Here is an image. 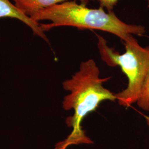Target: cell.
<instances>
[{
    "label": "cell",
    "mask_w": 149,
    "mask_h": 149,
    "mask_svg": "<svg viewBox=\"0 0 149 149\" xmlns=\"http://www.w3.org/2000/svg\"><path fill=\"white\" fill-rule=\"evenodd\" d=\"M101 59L111 67L119 66L128 78L125 89L116 93L119 104L129 107L136 103L149 74V46L141 47L133 35L124 42L125 52L120 54L107 45L103 37L96 34Z\"/></svg>",
    "instance_id": "3"
},
{
    "label": "cell",
    "mask_w": 149,
    "mask_h": 149,
    "mask_svg": "<svg viewBox=\"0 0 149 149\" xmlns=\"http://www.w3.org/2000/svg\"><path fill=\"white\" fill-rule=\"evenodd\" d=\"M31 18L37 22H50L40 24L44 32L55 27H76L108 32L124 42L132 34L143 36L146 32L144 26L122 21L113 11L107 12L102 7L91 8L75 1H67L52 6L38 11Z\"/></svg>",
    "instance_id": "2"
},
{
    "label": "cell",
    "mask_w": 149,
    "mask_h": 149,
    "mask_svg": "<svg viewBox=\"0 0 149 149\" xmlns=\"http://www.w3.org/2000/svg\"><path fill=\"white\" fill-rule=\"evenodd\" d=\"M145 119H146V122L147 123V125H148L149 129V116H146Z\"/></svg>",
    "instance_id": "8"
},
{
    "label": "cell",
    "mask_w": 149,
    "mask_h": 149,
    "mask_svg": "<svg viewBox=\"0 0 149 149\" xmlns=\"http://www.w3.org/2000/svg\"><path fill=\"white\" fill-rule=\"evenodd\" d=\"M139 108L149 112V74L144 83L138 101L136 102Z\"/></svg>",
    "instance_id": "6"
},
{
    "label": "cell",
    "mask_w": 149,
    "mask_h": 149,
    "mask_svg": "<svg viewBox=\"0 0 149 149\" xmlns=\"http://www.w3.org/2000/svg\"><path fill=\"white\" fill-rule=\"evenodd\" d=\"M15 18L21 21L32 29L34 36L41 38L44 41L49 43V39L42 30L40 24L23 15L10 0H0V18Z\"/></svg>",
    "instance_id": "4"
},
{
    "label": "cell",
    "mask_w": 149,
    "mask_h": 149,
    "mask_svg": "<svg viewBox=\"0 0 149 149\" xmlns=\"http://www.w3.org/2000/svg\"><path fill=\"white\" fill-rule=\"evenodd\" d=\"M16 8L23 15L31 17L38 11L69 0H12Z\"/></svg>",
    "instance_id": "5"
},
{
    "label": "cell",
    "mask_w": 149,
    "mask_h": 149,
    "mask_svg": "<svg viewBox=\"0 0 149 149\" xmlns=\"http://www.w3.org/2000/svg\"><path fill=\"white\" fill-rule=\"evenodd\" d=\"M100 74V71L95 60L89 59L81 62L79 70L70 79L63 82L64 90L70 92L64 97L63 108L74 111L72 116L66 119V125L72 128V131L64 140L55 145L54 149H67L73 145L93 143L82 127L83 120L95 111L102 102L117 100L116 93L103 86L111 77L101 78Z\"/></svg>",
    "instance_id": "1"
},
{
    "label": "cell",
    "mask_w": 149,
    "mask_h": 149,
    "mask_svg": "<svg viewBox=\"0 0 149 149\" xmlns=\"http://www.w3.org/2000/svg\"><path fill=\"white\" fill-rule=\"evenodd\" d=\"M102 7L106 8L108 12H112L114 7L116 5L119 0H98ZM149 5V0H146Z\"/></svg>",
    "instance_id": "7"
}]
</instances>
